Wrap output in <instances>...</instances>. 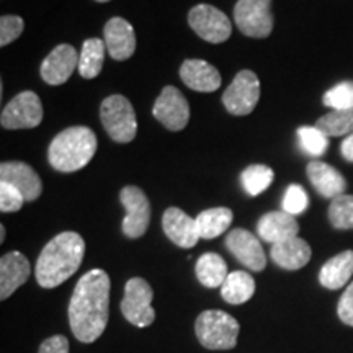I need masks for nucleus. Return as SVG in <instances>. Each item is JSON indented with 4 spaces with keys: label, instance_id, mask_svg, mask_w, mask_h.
I'll use <instances>...</instances> for the list:
<instances>
[{
    "label": "nucleus",
    "instance_id": "obj_1",
    "mask_svg": "<svg viewBox=\"0 0 353 353\" xmlns=\"http://www.w3.org/2000/svg\"><path fill=\"white\" fill-rule=\"evenodd\" d=\"M110 312V276L101 268L77 281L69 303V324L79 342L92 343L105 332Z\"/></svg>",
    "mask_w": 353,
    "mask_h": 353
},
{
    "label": "nucleus",
    "instance_id": "obj_2",
    "mask_svg": "<svg viewBox=\"0 0 353 353\" xmlns=\"http://www.w3.org/2000/svg\"><path fill=\"white\" fill-rule=\"evenodd\" d=\"M85 242L77 232L65 231L44 245L37 262V281L43 288H56L69 280L81 267Z\"/></svg>",
    "mask_w": 353,
    "mask_h": 353
},
{
    "label": "nucleus",
    "instance_id": "obj_3",
    "mask_svg": "<svg viewBox=\"0 0 353 353\" xmlns=\"http://www.w3.org/2000/svg\"><path fill=\"white\" fill-rule=\"evenodd\" d=\"M97 152V136L87 126L61 131L48 149L50 164L59 172H76L85 167Z\"/></svg>",
    "mask_w": 353,
    "mask_h": 353
},
{
    "label": "nucleus",
    "instance_id": "obj_4",
    "mask_svg": "<svg viewBox=\"0 0 353 353\" xmlns=\"http://www.w3.org/2000/svg\"><path fill=\"white\" fill-rule=\"evenodd\" d=\"M195 332L201 345L208 350H231L237 343L239 322L228 312L210 309L198 316Z\"/></svg>",
    "mask_w": 353,
    "mask_h": 353
},
{
    "label": "nucleus",
    "instance_id": "obj_5",
    "mask_svg": "<svg viewBox=\"0 0 353 353\" xmlns=\"http://www.w3.org/2000/svg\"><path fill=\"white\" fill-rule=\"evenodd\" d=\"M100 120L108 136L117 143H131L138 132V121L131 101L123 95H112L100 107Z\"/></svg>",
    "mask_w": 353,
    "mask_h": 353
},
{
    "label": "nucleus",
    "instance_id": "obj_6",
    "mask_svg": "<svg viewBox=\"0 0 353 353\" xmlns=\"http://www.w3.org/2000/svg\"><path fill=\"white\" fill-rule=\"evenodd\" d=\"M154 291L144 278H131L125 286V298L121 301V312L128 322L136 327H148L156 319L152 307Z\"/></svg>",
    "mask_w": 353,
    "mask_h": 353
},
{
    "label": "nucleus",
    "instance_id": "obj_7",
    "mask_svg": "<svg viewBox=\"0 0 353 353\" xmlns=\"http://www.w3.org/2000/svg\"><path fill=\"white\" fill-rule=\"evenodd\" d=\"M234 21L245 37L267 38L273 32L272 0H237Z\"/></svg>",
    "mask_w": 353,
    "mask_h": 353
},
{
    "label": "nucleus",
    "instance_id": "obj_8",
    "mask_svg": "<svg viewBox=\"0 0 353 353\" xmlns=\"http://www.w3.org/2000/svg\"><path fill=\"white\" fill-rule=\"evenodd\" d=\"M260 100V81L252 70H241L223 95V103L231 114L252 113Z\"/></svg>",
    "mask_w": 353,
    "mask_h": 353
},
{
    "label": "nucleus",
    "instance_id": "obj_9",
    "mask_svg": "<svg viewBox=\"0 0 353 353\" xmlns=\"http://www.w3.org/2000/svg\"><path fill=\"white\" fill-rule=\"evenodd\" d=\"M188 23L198 37L213 44L224 43L232 33V25L226 13L208 3L193 7L188 13Z\"/></svg>",
    "mask_w": 353,
    "mask_h": 353
},
{
    "label": "nucleus",
    "instance_id": "obj_10",
    "mask_svg": "<svg viewBox=\"0 0 353 353\" xmlns=\"http://www.w3.org/2000/svg\"><path fill=\"white\" fill-rule=\"evenodd\" d=\"M43 120V105L34 92H21L3 108L0 123L6 130H32Z\"/></svg>",
    "mask_w": 353,
    "mask_h": 353
},
{
    "label": "nucleus",
    "instance_id": "obj_11",
    "mask_svg": "<svg viewBox=\"0 0 353 353\" xmlns=\"http://www.w3.org/2000/svg\"><path fill=\"white\" fill-rule=\"evenodd\" d=\"M121 205L125 206L126 216L123 219V234L130 239H139L148 231L151 223V205L143 190L128 185L120 193Z\"/></svg>",
    "mask_w": 353,
    "mask_h": 353
},
{
    "label": "nucleus",
    "instance_id": "obj_12",
    "mask_svg": "<svg viewBox=\"0 0 353 353\" xmlns=\"http://www.w3.org/2000/svg\"><path fill=\"white\" fill-rule=\"evenodd\" d=\"M152 114L167 130L182 131L190 120L188 101L179 88L167 85L157 97Z\"/></svg>",
    "mask_w": 353,
    "mask_h": 353
},
{
    "label": "nucleus",
    "instance_id": "obj_13",
    "mask_svg": "<svg viewBox=\"0 0 353 353\" xmlns=\"http://www.w3.org/2000/svg\"><path fill=\"white\" fill-rule=\"evenodd\" d=\"M226 247L229 252L249 270L262 272L267 265L262 244L247 229H232L226 237Z\"/></svg>",
    "mask_w": 353,
    "mask_h": 353
},
{
    "label": "nucleus",
    "instance_id": "obj_14",
    "mask_svg": "<svg viewBox=\"0 0 353 353\" xmlns=\"http://www.w3.org/2000/svg\"><path fill=\"white\" fill-rule=\"evenodd\" d=\"M79 69V54L70 44H59L52 50L41 64V77L50 85L68 82L72 72Z\"/></svg>",
    "mask_w": 353,
    "mask_h": 353
},
{
    "label": "nucleus",
    "instance_id": "obj_15",
    "mask_svg": "<svg viewBox=\"0 0 353 353\" xmlns=\"http://www.w3.org/2000/svg\"><path fill=\"white\" fill-rule=\"evenodd\" d=\"M103 41L108 54L114 61H126L136 51V34L130 21L121 17H113L103 28Z\"/></svg>",
    "mask_w": 353,
    "mask_h": 353
},
{
    "label": "nucleus",
    "instance_id": "obj_16",
    "mask_svg": "<svg viewBox=\"0 0 353 353\" xmlns=\"http://www.w3.org/2000/svg\"><path fill=\"white\" fill-rule=\"evenodd\" d=\"M0 182H7L23 195L25 201H34L43 192L39 175L25 162H3L0 165Z\"/></svg>",
    "mask_w": 353,
    "mask_h": 353
},
{
    "label": "nucleus",
    "instance_id": "obj_17",
    "mask_svg": "<svg viewBox=\"0 0 353 353\" xmlns=\"http://www.w3.org/2000/svg\"><path fill=\"white\" fill-rule=\"evenodd\" d=\"M162 228H164L165 236L182 249L195 247L196 242L201 239L198 234L196 219L190 218L180 208H169L165 211L162 216Z\"/></svg>",
    "mask_w": 353,
    "mask_h": 353
},
{
    "label": "nucleus",
    "instance_id": "obj_18",
    "mask_svg": "<svg viewBox=\"0 0 353 353\" xmlns=\"http://www.w3.org/2000/svg\"><path fill=\"white\" fill-rule=\"evenodd\" d=\"M32 273L28 259L21 252H8L0 259V299L12 296Z\"/></svg>",
    "mask_w": 353,
    "mask_h": 353
},
{
    "label": "nucleus",
    "instance_id": "obj_19",
    "mask_svg": "<svg viewBox=\"0 0 353 353\" xmlns=\"http://www.w3.org/2000/svg\"><path fill=\"white\" fill-rule=\"evenodd\" d=\"M180 79L192 90L205 92V94L218 90L221 87L219 70L203 59L183 61L180 68Z\"/></svg>",
    "mask_w": 353,
    "mask_h": 353
},
{
    "label": "nucleus",
    "instance_id": "obj_20",
    "mask_svg": "<svg viewBox=\"0 0 353 353\" xmlns=\"http://www.w3.org/2000/svg\"><path fill=\"white\" fill-rule=\"evenodd\" d=\"M257 232L265 242L278 244L291 237H296L299 232V224L285 211H272V213L263 214L257 224Z\"/></svg>",
    "mask_w": 353,
    "mask_h": 353
},
{
    "label": "nucleus",
    "instance_id": "obj_21",
    "mask_svg": "<svg viewBox=\"0 0 353 353\" xmlns=\"http://www.w3.org/2000/svg\"><path fill=\"white\" fill-rule=\"evenodd\" d=\"M306 172L312 187L324 198H332L334 200V198L343 195V192L347 190V182L343 175L337 169H334L332 165L325 164V162H311Z\"/></svg>",
    "mask_w": 353,
    "mask_h": 353
},
{
    "label": "nucleus",
    "instance_id": "obj_22",
    "mask_svg": "<svg viewBox=\"0 0 353 353\" xmlns=\"http://www.w3.org/2000/svg\"><path fill=\"white\" fill-rule=\"evenodd\" d=\"M272 260L285 270H299L311 260V247L301 237H291L272 245Z\"/></svg>",
    "mask_w": 353,
    "mask_h": 353
},
{
    "label": "nucleus",
    "instance_id": "obj_23",
    "mask_svg": "<svg viewBox=\"0 0 353 353\" xmlns=\"http://www.w3.org/2000/svg\"><path fill=\"white\" fill-rule=\"evenodd\" d=\"M353 275V250L335 255L322 265L319 281L324 288L339 290L348 283Z\"/></svg>",
    "mask_w": 353,
    "mask_h": 353
},
{
    "label": "nucleus",
    "instance_id": "obj_24",
    "mask_svg": "<svg viewBox=\"0 0 353 353\" xmlns=\"http://www.w3.org/2000/svg\"><path fill=\"white\" fill-rule=\"evenodd\" d=\"M195 272L198 281L206 288H221L229 275L224 259L214 252L203 254L198 259Z\"/></svg>",
    "mask_w": 353,
    "mask_h": 353
},
{
    "label": "nucleus",
    "instance_id": "obj_25",
    "mask_svg": "<svg viewBox=\"0 0 353 353\" xmlns=\"http://www.w3.org/2000/svg\"><path fill=\"white\" fill-rule=\"evenodd\" d=\"M255 294V280L247 272L229 273L221 286V296L229 304H244Z\"/></svg>",
    "mask_w": 353,
    "mask_h": 353
},
{
    "label": "nucleus",
    "instance_id": "obj_26",
    "mask_svg": "<svg viewBox=\"0 0 353 353\" xmlns=\"http://www.w3.org/2000/svg\"><path fill=\"white\" fill-rule=\"evenodd\" d=\"M196 228L201 239H214L229 229L232 224V211L229 208H210L196 216Z\"/></svg>",
    "mask_w": 353,
    "mask_h": 353
},
{
    "label": "nucleus",
    "instance_id": "obj_27",
    "mask_svg": "<svg viewBox=\"0 0 353 353\" xmlns=\"http://www.w3.org/2000/svg\"><path fill=\"white\" fill-rule=\"evenodd\" d=\"M105 41L99 38L85 39L82 44V51L79 54V74L83 79H95L101 72L105 61Z\"/></svg>",
    "mask_w": 353,
    "mask_h": 353
},
{
    "label": "nucleus",
    "instance_id": "obj_28",
    "mask_svg": "<svg viewBox=\"0 0 353 353\" xmlns=\"http://www.w3.org/2000/svg\"><path fill=\"white\" fill-rule=\"evenodd\" d=\"M316 126L324 131L329 138L353 134V107L347 110H332L330 113L319 118Z\"/></svg>",
    "mask_w": 353,
    "mask_h": 353
},
{
    "label": "nucleus",
    "instance_id": "obj_29",
    "mask_svg": "<svg viewBox=\"0 0 353 353\" xmlns=\"http://www.w3.org/2000/svg\"><path fill=\"white\" fill-rule=\"evenodd\" d=\"M273 179H275L273 170L270 167L262 164L249 165L241 175L242 187L250 196H257L260 193H263L265 190L270 187Z\"/></svg>",
    "mask_w": 353,
    "mask_h": 353
},
{
    "label": "nucleus",
    "instance_id": "obj_30",
    "mask_svg": "<svg viewBox=\"0 0 353 353\" xmlns=\"http://www.w3.org/2000/svg\"><path fill=\"white\" fill-rule=\"evenodd\" d=\"M298 139L303 151L309 156L319 157L329 148V136L317 126H301L298 130Z\"/></svg>",
    "mask_w": 353,
    "mask_h": 353
},
{
    "label": "nucleus",
    "instance_id": "obj_31",
    "mask_svg": "<svg viewBox=\"0 0 353 353\" xmlns=\"http://www.w3.org/2000/svg\"><path fill=\"white\" fill-rule=\"evenodd\" d=\"M329 221L335 229H353V195L334 198L329 206Z\"/></svg>",
    "mask_w": 353,
    "mask_h": 353
},
{
    "label": "nucleus",
    "instance_id": "obj_32",
    "mask_svg": "<svg viewBox=\"0 0 353 353\" xmlns=\"http://www.w3.org/2000/svg\"><path fill=\"white\" fill-rule=\"evenodd\" d=\"M324 105L332 110H347L353 107V82H342L324 94Z\"/></svg>",
    "mask_w": 353,
    "mask_h": 353
},
{
    "label": "nucleus",
    "instance_id": "obj_33",
    "mask_svg": "<svg viewBox=\"0 0 353 353\" xmlns=\"http://www.w3.org/2000/svg\"><path fill=\"white\" fill-rule=\"evenodd\" d=\"M309 196L301 185H290L283 196V211L291 216H298L306 211Z\"/></svg>",
    "mask_w": 353,
    "mask_h": 353
},
{
    "label": "nucleus",
    "instance_id": "obj_34",
    "mask_svg": "<svg viewBox=\"0 0 353 353\" xmlns=\"http://www.w3.org/2000/svg\"><path fill=\"white\" fill-rule=\"evenodd\" d=\"M25 23L21 17L17 15H3L0 19V46H7L20 38L23 33Z\"/></svg>",
    "mask_w": 353,
    "mask_h": 353
},
{
    "label": "nucleus",
    "instance_id": "obj_35",
    "mask_svg": "<svg viewBox=\"0 0 353 353\" xmlns=\"http://www.w3.org/2000/svg\"><path fill=\"white\" fill-rule=\"evenodd\" d=\"M25 198L13 185L0 182V210L2 213H15L23 206Z\"/></svg>",
    "mask_w": 353,
    "mask_h": 353
},
{
    "label": "nucleus",
    "instance_id": "obj_36",
    "mask_svg": "<svg viewBox=\"0 0 353 353\" xmlns=\"http://www.w3.org/2000/svg\"><path fill=\"white\" fill-rule=\"evenodd\" d=\"M337 314L341 317L343 324L353 327V281L347 286V290L343 291L341 301L337 306Z\"/></svg>",
    "mask_w": 353,
    "mask_h": 353
},
{
    "label": "nucleus",
    "instance_id": "obj_37",
    "mask_svg": "<svg viewBox=\"0 0 353 353\" xmlns=\"http://www.w3.org/2000/svg\"><path fill=\"white\" fill-rule=\"evenodd\" d=\"M38 353H69V341L64 335H52L41 343Z\"/></svg>",
    "mask_w": 353,
    "mask_h": 353
},
{
    "label": "nucleus",
    "instance_id": "obj_38",
    "mask_svg": "<svg viewBox=\"0 0 353 353\" xmlns=\"http://www.w3.org/2000/svg\"><path fill=\"white\" fill-rule=\"evenodd\" d=\"M342 156L345 161L353 164V134H348L347 139H343L342 143Z\"/></svg>",
    "mask_w": 353,
    "mask_h": 353
},
{
    "label": "nucleus",
    "instance_id": "obj_39",
    "mask_svg": "<svg viewBox=\"0 0 353 353\" xmlns=\"http://www.w3.org/2000/svg\"><path fill=\"white\" fill-rule=\"evenodd\" d=\"M3 239H6V228L0 226V242H3Z\"/></svg>",
    "mask_w": 353,
    "mask_h": 353
},
{
    "label": "nucleus",
    "instance_id": "obj_40",
    "mask_svg": "<svg viewBox=\"0 0 353 353\" xmlns=\"http://www.w3.org/2000/svg\"><path fill=\"white\" fill-rule=\"evenodd\" d=\"M97 2H101V3H105V2H110V0H97Z\"/></svg>",
    "mask_w": 353,
    "mask_h": 353
}]
</instances>
